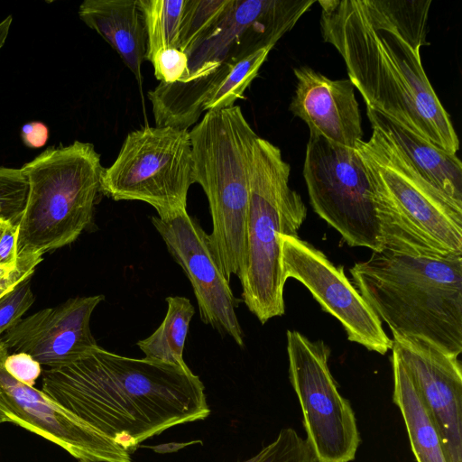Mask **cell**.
Masks as SVG:
<instances>
[{
	"label": "cell",
	"instance_id": "1",
	"mask_svg": "<svg viewBox=\"0 0 462 462\" xmlns=\"http://www.w3.org/2000/svg\"><path fill=\"white\" fill-rule=\"evenodd\" d=\"M320 32L373 109L457 154L459 140L423 69L430 0H318Z\"/></svg>",
	"mask_w": 462,
	"mask_h": 462
},
{
	"label": "cell",
	"instance_id": "2",
	"mask_svg": "<svg viewBox=\"0 0 462 462\" xmlns=\"http://www.w3.org/2000/svg\"><path fill=\"white\" fill-rule=\"evenodd\" d=\"M42 391L132 454L141 442L208 418L205 386L189 366L128 357L97 346L42 374Z\"/></svg>",
	"mask_w": 462,
	"mask_h": 462
},
{
	"label": "cell",
	"instance_id": "3",
	"mask_svg": "<svg viewBox=\"0 0 462 462\" xmlns=\"http://www.w3.org/2000/svg\"><path fill=\"white\" fill-rule=\"evenodd\" d=\"M353 284L393 335L462 352V255L373 252L350 268Z\"/></svg>",
	"mask_w": 462,
	"mask_h": 462
},
{
	"label": "cell",
	"instance_id": "4",
	"mask_svg": "<svg viewBox=\"0 0 462 462\" xmlns=\"http://www.w3.org/2000/svg\"><path fill=\"white\" fill-rule=\"evenodd\" d=\"M356 143L378 195L383 248L415 256L462 255V208L431 185L375 126ZM381 252V251H380Z\"/></svg>",
	"mask_w": 462,
	"mask_h": 462
},
{
	"label": "cell",
	"instance_id": "5",
	"mask_svg": "<svg viewBox=\"0 0 462 462\" xmlns=\"http://www.w3.org/2000/svg\"><path fill=\"white\" fill-rule=\"evenodd\" d=\"M194 180L212 219L209 237L226 279L240 280L245 264L250 164L258 135L239 106L210 110L190 130Z\"/></svg>",
	"mask_w": 462,
	"mask_h": 462
},
{
	"label": "cell",
	"instance_id": "6",
	"mask_svg": "<svg viewBox=\"0 0 462 462\" xmlns=\"http://www.w3.org/2000/svg\"><path fill=\"white\" fill-rule=\"evenodd\" d=\"M291 166L279 147L257 137L250 164L242 301L264 324L284 314L282 237L298 236L307 217L300 194L290 186Z\"/></svg>",
	"mask_w": 462,
	"mask_h": 462
},
{
	"label": "cell",
	"instance_id": "7",
	"mask_svg": "<svg viewBox=\"0 0 462 462\" xmlns=\"http://www.w3.org/2000/svg\"><path fill=\"white\" fill-rule=\"evenodd\" d=\"M21 169L27 181L17 254L42 257L74 242L91 224L104 168L90 143L49 147Z\"/></svg>",
	"mask_w": 462,
	"mask_h": 462
},
{
	"label": "cell",
	"instance_id": "8",
	"mask_svg": "<svg viewBox=\"0 0 462 462\" xmlns=\"http://www.w3.org/2000/svg\"><path fill=\"white\" fill-rule=\"evenodd\" d=\"M195 183L189 130L145 126L130 132L115 162L104 168L101 193L149 204L162 219L187 210Z\"/></svg>",
	"mask_w": 462,
	"mask_h": 462
},
{
	"label": "cell",
	"instance_id": "9",
	"mask_svg": "<svg viewBox=\"0 0 462 462\" xmlns=\"http://www.w3.org/2000/svg\"><path fill=\"white\" fill-rule=\"evenodd\" d=\"M303 177L313 210L348 245L383 250L378 195L356 149L310 132Z\"/></svg>",
	"mask_w": 462,
	"mask_h": 462
},
{
	"label": "cell",
	"instance_id": "10",
	"mask_svg": "<svg viewBox=\"0 0 462 462\" xmlns=\"http://www.w3.org/2000/svg\"><path fill=\"white\" fill-rule=\"evenodd\" d=\"M291 383L298 396L303 426L316 462H350L360 444L355 412L338 392L328 367L330 350L287 331Z\"/></svg>",
	"mask_w": 462,
	"mask_h": 462
},
{
	"label": "cell",
	"instance_id": "11",
	"mask_svg": "<svg viewBox=\"0 0 462 462\" xmlns=\"http://www.w3.org/2000/svg\"><path fill=\"white\" fill-rule=\"evenodd\" d=\"M314 4V0H230L217 25L188 56L184 82L208 77L223 63H235L274 46Z\"/></svg>",
	"mask_w": 462,
	"mask_h": 462
},
{
	"label": "cell",
	"instance_id": "12",
	"mask_svg": "<svg viewBox=\"0 0 462 462\" xmlns=\"http://www.w3.org/2000/svg\"><path fill=\"white\" fill-rule=\"evenodd\" d=\"M282 265L284 279L301 282L342 324L350 341L381 355L392 349L393 340L381 319L346 276L343 266H336L320 250L292 236L282 237Z\"/></svg>",
	"mask_w": 462,
	"mask_h": 462
},
{
	"label": "cell",
	"instance_id": "13",
	"mask_svg": "<svg viewBox=\"0 0 462 462\" xmlns=\"http://www.w3.org/2000/svg\"><path fill=\"white\" fill-rule=\"evenodd\" d=\"M151 221L190 282L202 322L244 346L236 311L242 300L234 295L221 270L209 234L187 210L166 219L153 216Z\"/></svg>",
	"mask_w": 462,
	"mask_h": 462
},
{
	"label": "cell",
	"instance_id": "14",
	"mask_svg": "<svg viewBox=\"0 0 462 462\" xmlns=\"http://www.w3.org/2000/svg\"><path fill=\"white\" fill-rule=\"evenodd\" d=\"M9 349L0 340V411L8 422L56 444L78 462H132L131 454L104 438L51 398L8 374Z\"/></svg>",
	"mask_w": 462,
	"mask_h": 462
},
{
	"label": "cell",
	"instance_id": "15",
	"mask_svg": "<svg viewBox=\"0 0 462 462\" xmlns=\"http://www.w3.org/2000/svg\"><path fill=\"white\" fill-rule=\"evenodd\" d=\"M393 336V354L403 366L430 413L448 462H462L460 361L421 338Z\"/></svg>",
	"mask_w": 462,
	"mask_h": 462
},
{
	"label": "cell",
	"instance_id": "16",
	"mask_svg": "<svg viewBox=\"0 0 462 462\" xmlns=\"http://www.w3.org/2000/svg\"><path fill=\"white\" fill-rule=\"evenodd\" d=\"M104 295L76 297L47 308L7 329L1 340L14 353H26L48 369L67 365L97 345L90 318Z\"/></svg>",
	"mask_w": 462,
	"mask_h": 462
},
{
	"label": "cell",
	"instance_id": "17",
	"mask_svg": "<svg viewBox=\"0 0 462 462\" xmlns=\"http://www.w3.org/2000/svg\"><path fill=\"white\" fill-rule=\"evenodd\" d=\"M296 78L290 111L304 121L310 132L355 149L363 140L362 117L349 79H330L308 66L293 69Z\"/></svg>",
	"mask_w": 462,
	"mask_h": 462
},
{
	"label": "cell",
	"instance_id": "18",
	"mask_svg": "<svg viewBox=\"0 0 462 462\" xmlns=\"http://www.w3.org/2000/svg\"><path fill=\"white\" fill-rule=\"evenodd\" d=\"M79 16L117 52L142 86L147 38L137 0H85Z\"/></svg>",
	"mask_w": 462,
	"mask_h": 462
},
{
	"label": "cell",
	"instance_id": "19",
	"mask_svg": "<svg viewBox=\"0 0 462 462\" xmlns=\"http://www.w3.org/2000/svg\"><path fill=\"white\" fill-rule=\"evenodd\" d=\"M371 125L387 134L416 170L452 202L462 208V162L387 116L366 108Z\"/></svg>",
	"mask_w": 462,
	"mask_h": 462
},
{
	"label": "cell",
	"instance_id": "20",
	"mask_svg": "<svg viewBox=\"0 0 462 462\" xmlns=\"http://www.w3.org/2000/svg\"><path fill=\"white\" fill-rule=\"evenodd\" d=\"M393 402L402 415L417 462H448L439 430L398 358L392 355Z\"/></svg>",
	"mask_w": 462,
	"mask_h": 462
},
{
	"label": "cell",
	"instance_id": "21",
	"mask_svg": "<svg viewBox=\"0 0 462 462\" xmlns=\"http://www.w3.org/2000/svg\"><path fill=\"white\" fill-rule=\"evenodd\" d=\"M166 302L167 312L161 325L136 344L147 359L188 366L183 351L195 309L190 300L182 296L167 297Z\"/></svg>",
	"mask_w": 462,
	"mask_h": 462
},
{
	"label": "cell",
	"instance_id": "22",
	"mask_svg": "<svg viewBox=\"0 0 462 462\" xmlns=\"http://www.w3.org/2000/svg\"><path fill=\"white\" fill-rule=\"evenodd\" d=\"M147 38L145 60L160 50L178 48L184 0H137Z\"/></svg>",
	"mask_w": 462,
	"mask_h": 462
},
{
	"label": "cell",
	"instance_id": "23",
	"mask_svg": "<svg viewBox=\"0 0 462 462\" xmlns=\"http://www.w3.org/2000/svg\"><path fill=\"white\" fill-rule=\"evenodd\" d=\"M230 0H184L178 49L189 56L217 25Z\"/></svg>",
	"mask_w": 462,
	"mask_h": 462
},
{
	"label": "cell",
	"instance_id": "24",
	"mask_svg": "<svg viewBox=\"0 0 462 462\" xmlns=\"http://www.w3.org/2000/svg\"><path fill=\"white\" fill-rule=\"evenodd\" d=\"M273 46L262 48L233 64L224 79L212 91L205 104V113L235 106L236 100L245 98L244 93L250 86Z\"/></svg>",
	"mask_w": 462,
	"mask_h": 462
},
{
	"label": "cell",
	"instance_id": "25",
	"mask_svg": "<svg viewBox=\"0 0 462 462\" xmlns=\"http://www.w3.org/2000/svg\"><path fill=\"white\" fill-rule=\"evenodd\" d=\"M27 190V181L21 169L0 166V220L18 224Z\"/></svg>",
	"mask_w": 462,
	"mask_h": 462
},
{
	"label": "cell",
	"instance_id": "26",
	"mask_svg": "<svg viewBox=\"0 0 462 462\" xmlns=\"http://www.w3.org/2000/svg\"><path fill=\"white\" fill-rule=\"evenodd\" d=\"M260 453L257 462H316L307 440L291 428L282 429Z\"/></svg>",
	"mask_w": 462,
	"mask_h": 462
},
{
	"label": "cell",
	"instance_id": "27",
	"mask_svg": "<svg viewBox=\"0 0 462 462\" xmlns=\"http://www.w3.org/2000/svg\"><path fill=\"white\" fill-rule=\"evenodd\" d=\"M30 279L21 282L0 297V340L2 335L17 323L34 302Z\"/></svg>",
	"mask_w": 462,
	"mask_h": 462
},
{
	"label": "cell",
	"instance_id": "28",
	"mask_svg": "<svg viewBox=\"0 0 462 462\" xmlns=\"http://www.w3.org/2000/svg\"><path fill=\"white\" fill-rule=\"evenodd\" d=\"M155 78L162 83L184 82L188 76V56L178 48L157 51L149 60Z\"/></svg>",
	"mask_w": 462,
	"mask_h": 462
},
{
	"label": "cell",
	"instance_id": "29",
	"mask_svg": "<svg viewBox=\"0 0 462 462\" xmlns=\"http://www.w3.org/2000/svg\"><path fill=\"white\" fill-rule=\"evenodd\" d=\"M5 368L17 381L33 386L42 374L41 365L26 353L8 355L5 361Z\"/></svg>",
	"mask_w": 462,
	"mask_h": 462
},
{
	"label": "cell",
	"instance_id": "30",
	"mask_svg": "<svg viewBox=\"0 0 462 462\" xmlns=\"http://www.w3.org/2000/svg\"><path fill=\"white\" fill-rule=\"evenodd\" d=\"M49 128L41 121H30L21 127V138L23 144L29 148L43 147L49 139Z\"/></svg>",
	"mask_w": 462,
	"mask_h": 462
},
{
	"label": "cell",
	"instance_id": "31",
	"mask_svg": "<svg viewBox=\"0 0 462 462\" xmlns=\"http://www.w3.org/2000/svg\"><path fill=\"white\" fill-rule=\"evenodd\" d=\"M196 444H203L202 440L195 439L190 440L187 442H170V443H164V444H159L154 446H143L140 445L139 448H147L152 450H153L155 453L158 454H169L177 452L184 448H187L190 445H196Z\"/></svg>",
	"mask_w": 462,
	"mask_h": 462
},
{
	"label": "cell",
	"instance_id": "32",
	"mask_svg": "<svg viewBox=\"0 0 462 462\" xmlns=\"http://www.w3.org/2000/svg\"><path fill=\"white\" fill-rule=\"evenodd\" d=\"M13 21L12 15L7 16L5 19H4L2 22H0V50L5 43V41L7 39L10 26Z\"/></svg>",
	"mask_w": 462,
	"mask_h": 462
},
{
	"label": "cell",
	"instance_id": "33",
	"mask_svg": "<svg viewBox=\"0 0 462 462\" xmlns=\"http://www.w3.org/2000/svg\"><path fill=\"white\" fill-rule=\"evenodd\" d=\"M32 276L23 277L20 279H15L9 282H0V297L4 294L10 291L12 289H14L17 284H19L21 282L26 280L27 278H31Z\"/></svg>",
	"mask_w": 462,
	"mask_h": 462
},
{
	"label": "cell",
	"instance_id": "34",
	"mask_svg": "<svg viewBox=\"0 0 462 462\" xmlns=\"http://www.w3.org/2000/svg\"><path fill=\"white\" fill-rule=\"evenodd\" d=\"M260 455L261 453H257L255 456L252 457L251 458L245 460V461H243V462H257L259 457H260Z\"/></svg>",
	"mask_w": 462,
	"mask_h": 462
},
{
	"label": "cell",
	"instance_id": "35",
	"mask_svg": "<svg viewBox=\"0 0 462 462\" xmlns=\"http://www.w3.org/2000/svg\"><path fill=\"white\" fill-rule=\"evenodd\" d=\"M8 422V420L6 418V416L0 411V424L4 423V422Z\"/></svg>",
	"mask_w": 462,
	"mask_h": 462
}]
</instances>
